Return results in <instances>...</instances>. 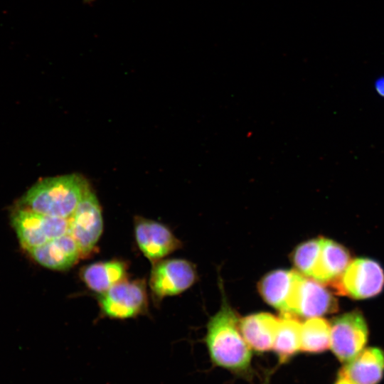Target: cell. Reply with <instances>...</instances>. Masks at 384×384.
Segmentation results:
<instances>
[{"label": "cell", "instance_id": "obj_13", "mask_svg": "<svg viewBox=\"0 0 384 384\" xmlns=\"http://www.w3.org/2000/svg\"><path fill=\"white\" fill-rule=\"evenodd\" d=\"M279 318L267 312L250 314L239 319V329L251 350L265 353L272 349Z\"/></svg>", "mask_w": 384, "mask_h": 384}, {"label": "cell", "instance_id": "obj_7", "mask_svg": "<svg viewBox=\"0 0 384 384\" xmlns=\"http://www.w3.org/2000/svg\"><path fill=\"white\" fill-rule=\"evenodd\" d=\"M368 336L367 323L358 310L339 315L331 323L330 348L335 356L344 363L364 349Z\"/></svg>", "mask_w": 384, "mask_h": 384}, {"label": "cell", "instance_id": "obj_20", "mask_svg": "<svg viewBox=\"0 0 384 384\" xmlns=\"http://www.w3.org/2000/svg\"><path fill=\"white\" fill-rule=\"evenodd\" d=\"M375 88L378 94L384 97V77L377 79L375 82Z\"/></svg>", "mask_w": 384, "mask_h": 384}, {"label": "cell", "instance_id": "obj_6", "mask_svg": "<svg viewBox=\"0 0 384 384\" xmlns=\"http://www.w3.org/2000/svg\"><path fill=\"white\" fill-rule=\"evenodd\" d=\"M102 312L112 319H129L146 311L148 296L144 279H124L100 294Z\"/></svg>", "mask_w": 384, "mask_h": 384}, {"label": "cell", "instance_id": "obj_17", "mask_svg": "<svg viewBox=\"0 0 384 384\" xmlns=\"http://www.w3.org/2000/svg\"><path fill=\"white\" fill-rule=\"evenodd\" d=\"M302 323L298 317L281 314L272 349L279 364H285L300 351Z\"/></svg>", "mask_w": 384, "mask_h": 384}, {"label": "cell", "instance_id": "obj_10", "mask_svg": "<svg viewBox=\"0 0 384 384\" xmlns=\"http://www.w3.org/2000/svg\"><path fill=\"white\" fill-rule=\"evenodd\" d=\"M134 234L139 249L153 263L181 246V241L168 227L142 217L134 219Z\"/></svg>", "mask_w": 384, "mask_h": 384}, {"label": "cell", "instance_id": "obj_12", "mask_svg": "<svg viewBox=\"0 0 384 384\" xmlns=\"http://www.w3.org/2000/svg\"><path fill=\"white\" fill-rule=\"evenodd\" d=\"M28 252L42 266L58 271L70 269L82 257L75 240L68 233Z\"/></svg>", "mask_w": 384, "mask_h": 384}, {"label": "cell", "instance_id": "obj_1", "mask_svg": "<svg viewBox=\"0 0 384 384\" xmlns=\"http://www.w3.org/2000/svg\"><path fill=\"white\" fill-rule=\"evenodd\" d=\"M239 317L225 299L207 326L206 343L213 365L237 375L252 373V350L239 329Z\"/></svg>", "mask_w": 384, "mask_h": 384}, {"label": "cell", "instance_id": "obj_2", "mask_svg": "<svg viewBox=\"0 0 384 384\" xmlns=\"http://www.w3.org/2000/svg\"><path fill=\"white\" fill-rule=\"evenodd\" d=\"M88 187L85 178L75 174L45 178L35 183L22 197L20 207L68 219Z\"/></svg>", "mask_w": 384, "mask_h": 384}, {"label": "cell", "instance_id": "obj_3", "mask_svg": "<svg viewBox=\"0 0 384 384\" xmlns=\"http://www.w3.org/2000/svg\"><path fill=\"white\" fill-rule=\"evenodd\" d=\"M336 294L354 299L379 294L384 287V271L375 260L361 257L351 260L341 277L329 285Z\"/></svg>", "mask_w": 384, "mask_h": 384}, {"label": "cell", "instance_id": "obj_11", "mask_svg": "<svg viewBox=\"0 0 384 384\" xmlns=\"http://www.w3.org/2000/svg\"><path fill=\"white\" fill-rule=\"evenodd\" d=\"M325 286L304 276L298 289L294 316L309 319L336 312L337 300Z\"/></svg>", "mask_w": 384, "mask_h": 384}, {"label": "cell", "instance_id": "obj_9", "mask_svg": "<svg viewBox=\"0 0 384 384\" xmlns=\"http://www.w3.org/2000/svg\"><path fill=\"white\" fill-rule=\"evenodd\" d=\"M304 276L296 270H273L260 280L258 292L264 301L281 314L294 316L298 289Z\"/></svg>", "mask_w": 384, "mask_h": 384}, {"label": "cell", "instance_id": "obj_8", "mask_svg": "<svg viewBox=\"0 0 384 384\" xmlns=\"http://www.w3.org/2000/svg\"><path fill=\"white\" fill-rule=\"evenodd\" d=\"M197 279L195 266L183 259H169L154 263L149 280L152 297L160 302L191 287Z\"/></svg>", "mask_w": 384, "mask_h": 384}, {"label": "cell", "instance_id": "obj_15", "mask_svg": "<svg viewBox=\"0 0 384 384\" xmlns=\"http://www.w3.org/2000/svg\"><path fill=\"white\" fill-rule=\"evenodd\" d=\"M351 256L341 244L322 237L321 248L311 278L329 286L346 270Z\"/></svg>", "mask_w": 384, "mask_h": 384}, {"label": "cell", "instance_id": "obj_4", "mask_svg": "<svg viewBox=\"0 0 384 384\" xmlns=\"http://www.w3.org/2000/svg\"><path fill=\"white\" fill-rule=\"evenodd\" d=\"M11 222L21 246L27 251L62 236L68 230L66 218L49 216L21 207L13 213Z\"/></svg>", "mask_w": 384, "mask_h": 384}, {"label": "cell", "instance_id": "obj_5", "mask_svg": "<svg viewBox=\"0 0 384 384\" xmlns=\"http://www.w3.org/2000/svg\"><path fill=\"white\" fill-rule=\"evenodd\" d=\"M68 220V233L75 240L82 257H87L95 250L103 230L102 209L90 187Z\"/></svg>", "mask_w": 384, "mask_h": 384}, {"label": "cell", "instance_id": "obj_19", "mask_svg": "<svg viewBox=\"0 0 384 384\" xmlns=\"http://www.w3.org/2000/svg\"><path fill=\"white\" fill-rule=\"evenodd\" d=\"M322 237L310 239L297 245L291 258L299 272L311 278L321 252Z\"/></svg>", "mask_w": 384, "mask_h": 384}, {"label": "cell", "instance_id": "obj_16", "mask_svg": "<svg viewBox=\"0 0 384 384\" xmlns=\"http://www.w3.org/2000/svg\"><path fill=\"white\" fill-rule=\"evenodd\" d=\"M127 265L120 260L99 262L82 269V280L91 290L100 294L126 279Z\"/></svg>", "mask_w": 384, "mask_h": 384}, {"label": "cell", "instance_id": "obj_18", "mask_svg": "<svg viewBox=\"0 0 384 384\" xmlns=\"http://www.w3.org/2000/svg\"><path fill=\"white\" fill-rule=\"evenodd\" d=\"M331 346V324L320 317L307 319L302 323L300 351L320 353Z\"/></svg>", "mask_w": 384, "mask_h": 384}, {"label": "cell", "instance_id": "obj_21", "mask_svg": "<svg viewBox=\"0 0 384 384\" xmlns=\"http://www.w3.org/2000/svg\"><path fill=\"white\" fill-rule=\"evenodd\" d=\"M334 384H356V383L346 378H338V380L335 382Z\"/></svg>", "mask_w": 384, "mask_h": 384}, {"label": "cell", "instance_id": "obj_14", "mask_svg": "<svg viewBox=\"0 0 384 384\" xmlns=\"http://www.w3.org/2000/svg\"><path fill=\"white\" fill-rule=\"evenodd\" d=\"M384 375V352L379 348L370 347L345 365L338 372L343 378L356 384H378Z\"/></svg>", "mask_w": 384, "mask_h": 384}]
</instances>
